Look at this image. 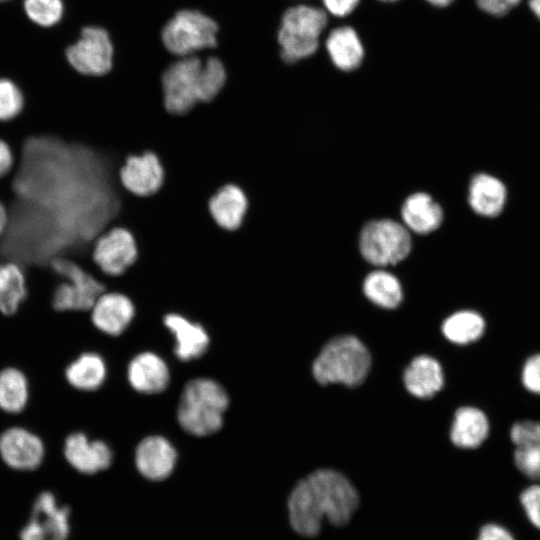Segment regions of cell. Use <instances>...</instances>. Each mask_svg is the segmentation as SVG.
<instances>
[{"instance_id":"42","label":"cell","mask_w":540,"mask_h":540,"mask_svg":"<svg viewBox=\"0 0 540 540\" xmlns=\"http://www.w3.org/2000/svg\"><path fill=\"white\" fill-rule=\"evenodd\" d=\"M529 6L534 14L540 19V0H529Z\"/></svg>"},{"instance_id":"21","label":"cell","mask_w":540,"mask_h":540,"mask_svg":"<svg viewBox=\"0 0 540 540\" xmlns=\"http://www.w3.org/2000/svg\"><path fill=\"white\" fill-rule=\"evenodd\" d=\"M29 294L25 268L13 260H0V313L15 315Z\"/></svg>"},{"instance_id":"25","label":"cell","mask_w":540,"mask_h":540,"mask_svg":"<svg viewBox=\"0 0 540 540\" xmlns=\"http://www.w3.org/2000/svg\"><path fill=\"white\" fill-rule=\"evenodd\" d=\"M488 432V419L481 410L474 407H461L455 413L451 440L456 446L476 448L487 438Z\"/></svg>"},{"instance_id":"41","label":"cell","mask_w":540,"mask_h":540,"mask_svg":"<svg viewBox=\"0 0 540 540\" xmlns=\"http://www.w3.org/2000/svg\"><path fill=\"white\" fill-rule=\"evenodd\" d=\"M425 1L428 2L432 6L443 8L450 5L455 0H425Z\"/></svg>"},{"instance_id":"4","label":"cell","mask_w":540,"mask_h":540,"mask_svg":"<svg viewBox=\"0 0 540 540\" xmlns=\"http://www.w3.org/2000/svg\"><path fill=\"white\" fill-rule=\"evenodd\" d=\"M57 276L50 295V305L57 312H84L107 290L102 273H94L69 256H58L49 262Z\"/></svg>"},{"instance_id":"44","label":"cell","mask_w":540,"mask_h":540,"mask_svg":"<svg viewBox=\"0 0 540 540\" xmlns=\"http://www.w3.org/2000/svg\"><path fill=\"white\" fill-rule=\"evenodd\" d=\"M4 1H8V0H0V2H4Z\"/></svg>"},{"instance_id":"37","label":"cell","mask_w":540,"mask_h":540,"mask_svg":"<svg viewBox=\"0 0 540 540\" xmlns=\"http://www.w3.org/2000/svg\"><path fill=\"white\" fill-rule=\"evenodd\" d=\"M360 0H322L325 10L336 17H346L358 6Z\"/></svg>"},{"instance_id":"29","label":"cell","mask_w":540,"mask_h":540,"mask_svg":"<svg viewBox=\"0 0 540 540\" xmlns=\"http://www.w3.org/2000/svg\"><path fill=\"white\" fill-rule=\"evenodd\" d=\"M485 329L484 319L474 311H459L448 317L442 326L445 337L456 344L479 339Z\"/></svg>"},{"instance_id":"31","label":"cell","mask_w":540,"mask_h":540,"mask_svg":"<svg viewBox=\"0 0 540 540\" xmlns=\"http://www.w3.org/2000/svg\"><path fill=\"white\" fill-rule=\"evenodd\" d=\"M23 8L32 23L44 28L55 26L64 15L63 0H24Z\"/></svg>"},{"instance_id":"13","label":"cell","mask_w":540,"mask_h":540,"mask_svg":"<svg viewBox=\"0 0 540 540\" xmlns=\"http://www.w3.org/2000/svg\"><path fill=\"white\" fill-rule=\"evenodd\" d=\"M44 455L40 437L23 427L8 428L0 435V457L14 470H34L40 466Z\"/></svg>"},{"instance_id":"38","label":"cell","mask_w":540,"mask_h":540,"mask_svg":"<svg viewBox=\"0 0 540 540\" xmlns=\"http://www.w3.org/2000/svg\"><path fill=\"white\" fill-rule=\"evenodd\" d=\"M16 165V156L11 146L0 138V179L9 176Z\"/></svg>"},{"instance_id":"33","label":"cell","mask_w":540,"mask_h":540,"mask_svg":"<svg viewBox=\"0 0 540 540\" xmlns=\"http://www.w3.org/2000/svg\"><path fill=\"white\" fill-rule=\"evenodd\" d=\"M520 503L531 524L540 529V484L524 489L520 494Z\"/></svg>"},{"instance_id":"16","label":"cell","mask_w":540,"mask_h":540,"mask_svg":"<svg viewBox=\"0 0 540 540\" xmlns=\"http://www.w3.org/2000/svg\"><path fill=\"white\" fill-rule=\"evenodd\" d=\"M176 461L175 447L163 436L145 437L136 447V467L149 480L159 481L167 478L172 473Z\"/></svg>"},{"instance_id":"15","label":"cell","mask_w":540,"mask_h":540,"mask_svg":"<svg viewBox=\"0 0 540 540\" xmlns=\"http://www.w3.org/2000/svg\"><path fill=\"white\" fill-rule=\"evenodd\" d=\"M63 452L66 461L78 472L95 474L107 469L113 459L112 450L102 440H91L82 432L68 435Z\"/></svg>"},{"instance_id":"17","label":"cell","mask_w":540,"mask_h":540,"mask_svg":"<svg viewBox=\"0 0 540 540\" xmlns=\"http://www.w3.org/2000/svg\"><path fill=\"white\" fill-rule=\"evenodd\" d=\"M164 325L175 338L174 353L181 361H190L201 357L208 349L210 339L207 331L178 313H167Z\"/></svg>"},{"instance_id":"1","label":"cell","mask_w":540,"mask_h":540,"mask_svg":"<svg viewBox=\"0 0 540 540\" xmlns=\"http://www.w3.org/2000/svg\"><path fill=\"white\" fill-rule=\"evenodd\" d=\"M359 505V495L341 473L317 470L300 480L288 499L290 524L305 537L319 534L326 519L334 526H344Z\"/></svg>"},{"instance_id":"39","label":"cell","mask_w":540,"mask_h":540,"mask_svg":"<svg viewBox=\"0 0 540 540\" xmlns=\"http://www.w3.org/2000/svg\"><path fill=\"white\" fill-rule=\"evenodd\" d=\"M477 540H515V538L507 528L496 523H488L481 527Z\"/></svg>"},{"instance_id":"3","label":"cell","mask_w":540,"mask_h":540,"mask_svg":"<svg viewBox=\"0 0 540 540\" xmlns=\"http://www.w3.org/2000/svg\"><path fill=\"white\" fill-rule=\"evenodd\" d=\"M228 405L229 396L221 384L209 378H195L184 386L177 420L187 433L209 436L221 429Z\"/></svg>"},{"instance_id":"34","label":"cell","mask_w":540,"mask_h":540,"mask_svg":"<svg viewBox=\"0 0 540 540\" xmlns=\"http://www.w3.org/2000/svg\"><path fill=\"white\" fill-rule=\"evenodd\" d=\"M510 437L515 446L538 443L540 422L530 420L516 422L511 428Z\"/></svg>"},{"instance_id":"27","label":"cell","mask_w":540,"mask_h":540,"mask_svg":"<svg viewBox=\"0 0 540 540\" xmlns=\"http://www.w3.org/2000/svg\"><path fill=\"white\" fill-rule=\"evenodd\" d=\"M29 400V383L22 371L7 367L0 372V409L9 414L23 411Z\"/></svg>"},{"instance_id":"43","label":"cell","mask_w":540,"mask_h":540,"mask_svg":"<svg viewBox=\"0 0 540 540\" xmlns=\"http://www.w3.org/2000/svg\"><path fill=\"white\" fill-rule=\"evenodd\" d=\"M381 2H384V3H393V2H396L398 0H379Z\"/></svg>"},{"instance_id":"28","label":"cell","mask_w":540,"mask_h":540,"mask_svg":"<svg viewBox=\"0 0 540 540\" xmlns=\"http://www.w3.org/2000/svg\"><path fill=\"white\" fill-rule=\"evenodd\" d=\"M365 296L374 304L392 309L402 300V288L398 279L391 273L377 270L370 273L364 280Z\"/></svg>"},{"instance_id":"18","label":"cell","mask_w":540,"mask_h":540,"mask_svg":"<svg viewBox=\"0 0 540 540\" xmlns=\"http://www.w3.org/2000/svg\"><path fill=\"white\" fill-rule=\"evenodd\" d=\"M248 206L245 192L233 183L221 186L208 201L213 221L227 231L237 230L242 225Z\"/></svg>"},{"instance_id":"32","label":"cell","mask_w":540,"mask_h":540,"mask_svg":"<svg viewBox=\"0 0 540 540\" xmlns=\"http://www.w3.org/2000/svg\"><path fill=\"white\" fill-rule=\"evenodd\" d=\"M514 463L526 477L540 480V442L515 446Z\"/></svg>"},{"instance_id":"12","label":"cell","mask_w":540,"mask_h":540,"mask_svg":"<svg viewBox=\"0 0 540 540\" xmlns=\"http://www.w3.org/2000/svg\"><path fill=\"white\" fill-rule=\"evenodd\" d=\"M164 181V168L158 156L150 151L128 156L119 170L123 189L137 197L157 193Z\"/></svg>"},{"instance_id":"40","label":"cell","mask_w":540,"mask_h":540,"mask_svg":"<svg viewBox=\"0 0 540 540\" xmlns=\"http://www.w3.org/2000/svg\"><path fill=\"white\" fill-rule=\"evenodd\" d=\"M9 220V210L7 206L0 201V242L8 229Z\"/></svg>"},{"instance_id":"24","label":"cell","mask_w":540,"mask_h":540,"mask_svg":"<svg viewBox=\"0 0 540 540\" xmlns=\"http://www.w3.org/2000/svg\"><path fill=\"white\" fill-rule=\"evenodd\" d=\"M404 383L412 395L419 398H430L443 385L441 366L431 357H416L405 370Z\"/></svg>"},{"instance_id":"35","label":"cell","mask_w":540,"mask_h":540,"mask_svg":"<svg viewBox=\"0 0 540 540\" xmlns=\"http://www.w3.org/2000/svg\"><path fill=\"white\" fill-rule=\"evenodd\" d=\"M524 387L535 394H540V354L529 357L522 369Z\"/></svg>"},{"instance_id":"9","label":"cell","mask_w":540,"mask_h":540,"mask_svg":"<svg viewBox=\"0 0 540 540\" xmlns=\"http://www.w3.org/2000/svg\"><path fill=\"white\" fill-rule=\"evenodd\" d=\"M69 65L82 76L102 77L112 69L113 46L108 32L98 26L81 30L79 39L65 51Z\"/></svg>"},{"instance_id":"22","label":"cell","mask_w":540,"mask_h":540,"mask_svg":"<svg viewBox=\"0 0 540 540\" xmlns=\"http://www.w3.org/2000/svg\"><path fill=\"white\" fill-rule=\"evenodd\" d=\"M401 215L405 227L418 234L433 232L443 219L440 205L424 192L410 195L402 205Z\"/></svg>"},{"instance_id":"19","label":"cell","mask_w":540,"mask_h":540,"mask_svg":"<svg viewBox=\"0 0 540 540\" xmlns=\"http://www.w3.org/2000/svg\"><path fill=\"white\" fill-rule=\"evenodd\" d=\"M127 378L134 390L144 394H155L167 388L170 372L159 355L153 352H142L130 361Z\"/></svg>"},{"instance_id":"26","label":"cell","mask_w":540,"mask_h":540,"mask_svg":"<svg viewBox=\"0 0 540 540\" xmlns=\"http://www.w3.org/2000/svg\"><path fill=\"white\" fill-rule=\"evenodd\" d=\"M107 368L104 359L97 353L86 352L74 359L65 369L69 385L80 391L97 390L105 381Z\"/></svg>"},{"instance_id":"5","label":"cell","mask_w":540,"mask_h":540,"mask_svg":"<svg viewBox=\"0 0 540 540\" xmlns=\"http://www.w3.org/2000/svg\"><path fill=\"white\" fill-rule=\"evenodd\" d=\"M370 365V354L362 342L354 336H341L322 349L314 361L313 374L321 384L352 387L363 382Z\"/></svg>"},{"instance_id":"2","label":"cell","mask_w":540,"mask_h":540,"mask_svg":"<svg viewBox=\"0 0 540 540\" xmlns=\"http://www.w3.org/2000/svg\"><path fill=\"white\" fill-rule=\"evenodd\" d=\"M226 79L219 59L187 56L171 64L161 77L164 107L173 115L186 114L198 104L212 102L225 88Z\"/></svg>"},{"instance_id":"8","label":"cell","mask_w":540,"mask_h":540,"mask_svg":"<svg viewBox=\"0 0 540 540\" xmlns=\"http://www.w3.org/2000/svg\"><path fill=\"white\" fill-rule=\"evenodd\" d=\"M217 23L194 10L178 12L164 27L162 40L171 53L187 57L217 44Z\"/></svg>"},{"instance_id":"36","label":"cell","mask_w":540,"mask_h":540,"mask_svg":"<svg viewBox=\"0 0 540 540\" xmlns=\"http://www.w3.org/2000/svg\"><path fill=\"white\" fill-rule=\"evenodd\" d=\"M521 0H476L477 5L484 12L502 16L515 7Z\"/></svg>"},{"instance_id":"14","label":"cell","mask_w":540,"mask_h":540,"mask_svg":"<svg viewBox=\"0 0 540 540\" xmlns=\"http://www.w3.org/2000/svg\"><path fill=\"white\" fill-rule=\"evenodd\" d=\"M93 325L110 336L122 334L135 316L132 298L120 291L106 290L89 310Z\"/></svg>"},{"instance_id":"23","label":"cell","mask_w":540,"mask_h":540,"mask_svg":"<svg viewBox=\"0 0 540 540\" xmlns=\"http://www.w3.org/2000/svg\"><path fill=\"white\" fill-rule=\"evenodd\" d=\"M506 194V188L499 179L481 173L471 180L468 202L477 214L485 217H495L504 208Z\"/></svg>"},{"instance_id":"20","label":"cell","mask_w":540,"mask_h":540,"mask_svg":"<svg viewBox=\"0 0 540 540\" xmlns=\"http://www.w3.org/2000/svg\"><path fill=\"white\" fill-rule=\"evenodd\" d=\"M325 48L333 65L341 71L357 69L364 59V47L356 30L350 26L330 31Z\"/></svg>"},{"instance_id":"6","label":"cell","mask_w":540,"mask_h":540,"mask_svg":"<svg viewBox=\"0 0 540 540\" xmlns=\"http://www.w3.org/2000/svg\"><path fill=\"white\" fill-rule=\"evenodd\" d=\"M327 22L326 11L315 6L297 5L287 9L278 32L282 59L295 63L312 56Z\"/></svg>"},{"instance_id":"11","label":"cell","mask_w":540,"mask_h":540,"mask_svg":"<svg viewBox=\"0 0 540 540\" xmlns=\"http://www.w3.org/2000/svg\"><path fill=\"white\" fill-rule=\"evenodd\" d=\"M69 515V508L60 505L53 493H40L29 521L20 532V540H66L70 530Z\"/></svg>"},{"instance_id":"30","label":"cell","mask_w":540,"mask_h":540,"mask_svg":"<svg viewBox=\"0 0 540 540\" xmlns=\"http://www.w3.org/2000/svg\"><path fill=\"white\" fill-rule=\"evenodd\" d=\"M25 104L22 87L11 78L0 77V122H10L19 117Z\"/></svg>"},{"instance_id":"7","label":"cell","mask_w":540,"mask_h":540,"mask_svg":"<svg viewBox=\"0 0 540 540\" xmlns=\"http://www.w3.org/2000/svg\"><path fill=\"white\" fill-rule=\"evenodd\" d=\"M362 256L377 266L394 265L410 253L412 242L407 228L391 219L367 223L360 234Z\"/></svg>"},{"instance_id":"10","label":"cell","mask_w":540,"mask_h":540,"mask_svg":"<svg viewBox=\"0 0 540 540\" xmlns=\"http://www.w3.org/2000/svg\"><path fill=\"white\" fill-rule=\"evenodd\" d=\"M138 247L133 234L121 226H112L101 232L91 246V258L106 277L125 274L136 262Z\"/></svg>"}]
</instances>
